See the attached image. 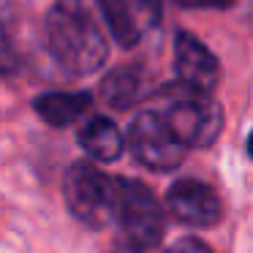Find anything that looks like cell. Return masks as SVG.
Returning a JSON list of instances; mask_svg holds the SVG:
<instances>
[{
    "label": "cell",
    "instance_id": "9",
    "mask_svg": "<svg viewBox=\"0 0 253 253\" xmlns=\"http://www.w3.org/2000/svg\"><path fill=\"white\" fill-rule=\"evenodd\" d=\"M90 93H44L33 101V109L52 128H66L90 109Z\"/></svg>",
    "mask_w": 253,
    "mask_h": 253
},
{
    "label": "cell",
    "instance_id": "1",
    "mask_svg": "<svg viewBox=\"0 0 253 253\" xmlns=\"http://www.w3.org/2000/svg\"><path fill=\"white\" fill-rule=\"evenodd\" d=\"M46 44L52 57L71 77L95 74L106 63L104 30L84 0H55L46 14Z\"/></svg>",
    "mask_w": 253,
    "mask_h": 253
},
{
    "label": "cell",
    "instance_id": "7",
    "mask_svg": "<svg viewBox=\"0 0 253 253\" xmlns=\"http://www.w3.org/2000/svg\"><path fill=\"white\" fill-rule=\"evenodd\" d=\"M166 210L185 226H215L220 220V199L207 182L177 180L166 193Z\"/></svg>",
    "mask_w": 253,
    "mask_h": 253
},
{
    "label": "cell",
    "instance_id": "8",
    "mask_svg": "<svg viewBox=\"0 0 253 253\" xmlns=\"http://www.w3.org/2000/svg\"><path fill=\"white\" fill-rule=\"evenodd\" d=\"M174 74L177 82L202 93H212L220 79V63L196 36L180 30L174 33Z\"/></svg>",
    "mask_w": 253,
    "mask_h": 253
},
{
    "label": "cell",
    "instance_id": "5",
    "mask_svg": "<svg viewBox=\"0 0 253 253\" xmlns=\"http://www.w3.org/2000/svg\"><path fill=\"white\" fill-rule=\"evenodd\" d=\"M128 144L133 158L155 171H171L185 161V144L174 136L161 112H139L128 128Z\"/></svg>",
    "mask_w": 253,
    "mask_h": 253
},
{
    "label": "cell",
    "instance_id": "4",
    "mask_svg": "<svg viewBox=\"0 0 253 253\" xmlns=\"http://www.w3.org/2000/svg\"><path fill=\"white\" fill-rule=\"evenodd\" d=\"M123 237L139 251L158 245L166 231V215L161 210L155 193L139 180L120 177V199H117V218Z\"/></svg>",
    "mask_w": 253,
    "mask_h": 253
},
{
    "label": "cell",
    "instance_id": "11",
    "mask_svg": "<svg viewBox=\"0 0 253 253\" xmlns=\"http://www.w3.org/2000/svg\"><path fill=\"white\" fill-rule=\"evenodd\" d=\"M101 95L115 109H131L142 95V74L131 66L115 68L101 82Z\"/></svg>",
    "mask_w": 253,
    "mask_h": 253
},
{
    "label": "cell",
    "instance_id": "13",
    "mask_svg": "<svg viewBox=\"0 0 253 253\" xmlns=\"http://www.w3.org/2000/svg\"><path fill=\"white\" fill-rule=\"evenodd\" d=\"M182 8H229L234 0H177Z\"/></svg>",
    "mask_w": 253,
    "mask_h": 253
},
{
    "label": "cell",
    "instance_id": "14",
    "mask_svg": "<svg viewBox=\"0 0 253 253\" xmlns=\"http://www.w3.org/2000/svg\"><path fill=\"white\" fill-rule=\"evenodd\" d=\"M248 155L253 158V131H251V136H248Z\"/></svg>",
    "mask_w": 253,
    "mask_h": 253
},
{
    "label": "cell",
    "instance_id": "2",
    "mask_svg": "<svg viewBox=\"0 0 253 253\" xmlns=\"http://www.w3.org/2000/svg\"><path fill=\"white\" fill-rule=\"evenodd\" d=\"M155 112H161L185 147H210L223 128V112L210 98V93L193 90L182 82L161 90Z\"/></svg>",
    "mask_w": 253,
    "mask_h": 253
},
{
    "label": "cell",
    "instance_id": "12",
    "mask_svg": "<svg viewBox=\"0 0 253 253\" xmlns=\"http://www.w3.org/2000/svg\"><path fill=\"white\" fill-rule=\"evenodd\" d=\"M166 253H212V248H210L207 242L196 240V237H182V240H177Z\"/></svg>",
    "mask_w": 253,
    "mask_h": 253
},
{
    "label": "cell",
    "instance_id": "3",
    "mask_svg": "<svg viewBox=\"0 0 253 253\" xmlns=\"http://www.w3.org/2000/svg\"><path fill=\"white\" fill-rule=\"evenodd\" d=\"M63 196L74 218L82 223L104 229L117 218V199H120V177L101 171L90 161H77L66 171Z\"/></svg>",
    "mask_w": 253,
    "mask_h": 253
},
{
    "label": "cell",
    "instance_id": "10",
    "mask_svg": "<svg viewBox=\"0 0 253 253\" xmlns=\"http://www.w3.org/2000/svg\"><path fill=\"white\" fill-rule=\"evenodd\" d=\"M79 144L95 161H117L123 155V147H126L120 128L106 117H93V120L84 123L82 131H79Z\"/></svg>",
    "mask_w": 253,
    "mask_h": 253
},
{
    "label": "cell",
    "instance_id": "6",
    "mask_svg": "<svg viewBox=\"0 0 253 253\" xmlns=\"http://www.w3.org/2000/svg\"><path fill=\"white\" fill-rule=\"evenodd\" d=\"M109 30L120 46L142 41L164 17L161 0H98Z\"/></svg>",
    "mask_w": 253,
    "mask_h": 253
}]
</instances>
